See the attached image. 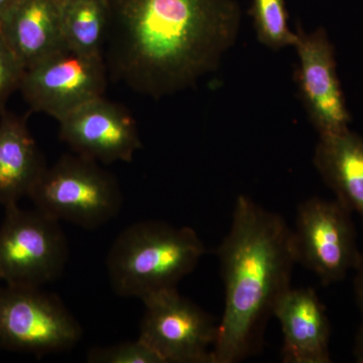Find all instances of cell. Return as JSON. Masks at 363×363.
Returning a JSON list of instances; mask_svg holds the SVG:
<instances>
[{"mask_svg":"<svg viewBox=\"0 0 363 363\" xmlns=\"http://www.w3.org/2000/svg\"><path fill=\"white\" fill-rule=\"evenodd\" d=\"M6 210L0 226V272L6 285L40 288L58 279L69 257L59 221L18 205Z\"/></svg>","mask_w":363,"mask_h":363,"instance_id":"6","label":"cell"},{"mask_svg":"<svg viewBox=\"0 0 363 363\" xmlns=\"http://www.w3.org/2000/svg\"><path fill=\"white\" fill-rule=\"evenodd\" d=\"M351 213L336 199L313 197L298 205L293 229L297 262L314 272L324 286L345 279L362 257Z\"/></svg>","mask_w":363,"mask_h":363,"instance_id":"8","label":"cell"},{"mask_svg":"<svg viewBox=\"0 0 363 363\" xmlns=\"http://www.w3.org/2000/svg\"><path fill=\"white\" fill-rule=\"evenodd\" d=\"M252 13L262 44L272 50L295 45L297 33L289 28L285 0H253Z\"/></svg>","mask_w":363,"mask_h":363,"instance_id":"17","label":"cell"},{"mask_svg":"<svg viewBox=\"0 0 363 363\" xmlns=\"http://www.w3.org/2000/svg\"><path fill=\"white\" fill-rule=\"evenodd\" d=\"M240 21L234 0H111L107 69L140 94H173L218 67Z\"/></svg>","mask_w":363,"mask_h":363,"instance_id":"1","label":"cell"},{"mask_svg":"<svg viewBox=\"0 0 363 363\" xmlns=\"http://www.w3.org/2000/svg\"><path fill=\"white\" fill-rule=\"evenodd\" d=\"M314 166L322 179L351 212L363 221V138L350 130L320 136Z\"/></svg>","mask_w":363,"mask_h":363,"instance_id":"15","label":"cell"},{"mask_svg":"<svg viewBox=\"0 0 363 363\" xmlns=\"http://www.w3.org/2000/svg\"><path fill=\"white\" fill-rule=\"evenodd\" d=\"M28 196L42 213L85 229L104 225L123 206L116 177L77 154L65 155L47 167Z\"/></svg>","mask_w":363,"mask_h":363,"instance_id":"4","label":"cell"},{"mask_svg":"<svg viewBox=\"0 0 363 363\" xmlns=\"http://www.w3.org/2000/svg\"><path fill=\"white\" fill-rule=\"evenodd\" d=\"M206 252L194 229L143 221L124 229L107 255L112 290L121 297L143 298L177 288Z\"/></svg>","mask_w":363,"mask_h":363,"instance_id":"3","label":"cell"},{"mask_svg":"<svg viewBox=\"0 0 363 363\" xmlns=\"http://www.w3.org/2000/svg\"><path fill=\"white\" fill-rule=\"evenodd\" d=\"M26 70L0 32V112L6 111L11 95L20 91Z\"/></svg>","mask_w":363,"mask_h":363,"instance_id":"19","label":"cell"},{"mask_svg":"<svg viewBox=\"0 0 363 363\" xmlns=\"http://www.w3.org/2000/svg\"><path fill=\"white\" fill-rule=\"evenodd\" d=\"M111 23V0H61V26L67 50L104 56Z\"/></svg>","mask_w":363,"mask_h":363,"instance_id":"16","label":"cell"},{"mask_svg":"<svg viewBox=\"0 0 363 363\" xmlns=\"http://www.w3.org/2000/svg\"><path fill=\"white\" fill-rule=\"evenodd\" d=\"M296 72L298 95L319 135L350 130V112L336 70L335 52L323 28L306 33L298 28Z\"/></svg>","mask_w":363,"mask_h":363,"instance_id":"10","label":"cell"},{"mask_svg":"<svg viewBox=\"0 0 363 363\" xmlns=\"http://www.w3.org/2000/svg\"><path fill=\"white\" fill-rule=\"evenodd\" d=\"M354 355L357 362L363 363V320L355 338Z\"/></svg>","mask_w":363,"mask_h":363,"instance_id":"21","label":"cell"},{"mask_svg":"<svg viewBox=\"0 0 363 363\" xmlns=\"http://www.w3.org/2000/svg\"><path fill=\"white\" fill-rule=\"evenodd\" d=\"M4 281V278H2L1 272H0V281Z\"/></svg>","mask_w":363,"mask_h":363,"instance_id":"23","label":"cell"},{"mask_svg":"<svg viewBox=\"0 0 363 363\" xmlns=\"http://www.w3.org/2000/svg\"><path fill=\"white\" fill-rule=\"evenodd\" d=\"M21 0H0V20Z\"/></svg>","mask_w":363,"mask_h":363,"instance_id":"22","label":"cell"},{"mask_svg":"<svg viewBox=\"0 0 363 363\" xmlns=\"http://www.w3.org/2000/svg\"><path fill=\"white\" fill-rule=\"evenodd\" d=\"M283 332L285 363L331 362V327L324 305L311 288H291L274 308Z\"/></svg>","mask_w":363,"mask_h":363,"instance_id":"12","label":"cell"},{"mask_svg":"<svg viewBox=\"0 0 363 363\" xmlns=\"http://www.w3.org/2000/svg\"><path fill=\"white\" fill-rule=\"evenodd\" d=\"M82 327L59 297L32 286L0 289V348L42 357L71 350Z\"/></svg>","mask_w":363,"mask_h":363,"instance_id":"5","label":"cell"},{"mask_svg":"<svg viewBox=\"0 0 363 363\" xmlns=\"http://www.w3.org/2000/svg\"><path fill=\"white\" fill-rule=\"evenodd\" d=\"M217 257L225 303L212 355L213 363H236L259 351L267 320L292 288L298 264L293 229L281 215L241 195Z\"/></svg>","mask_w":363,"mask_h":363,"instance_id":"2","label":"cell"},{"mask_svg":"<svg viewBox=\"0 0 363 363\" xmlns=\"http://www.w3.org/2000/svg\"><path fill=\"white\" fill-rule=\"evenodd\" d=\"M354 271L357 272L354 278L355 297H357L358 307L362 310L363 315V255L358 260Z\"/></svg>","mask_w":363,"mask_h":363,"instance_id":"20","label":"cell"},{"mask_svg":"<svg viewBox=\"0 0 363 363\" xmlns=\"http://www.w3.org/2000/svg\"><path fill=\"white\" fill-rule=\"evenodd\" d=\"M86 360L89 363H162L157 353L140 338L116 345L91 348Z\"/></svg>","mask_w":363,"mask_h":363,"instance_id":"18","label":"cell"},{"mask_svg":"<svg viewBox=\"0 0 363 363\" xmlns=\"http://www.w3.org/2000/svg\"><path fill=\"white\" fill-rule=\"evenodd\" d=\"M59 125L60 138L75 154L102 164L130 162L142 149L135 118L104 96L79 107Z\"/></svg>","mask_w":363,"mask_h":363,"instance_id":"11","label":"cell"},{"mask_svg":"<svg viewBox=\"0 0 363 363\" xmlns=\"http://www.w3.org/2000/svg\"><path fill=\"white\" fill-rule=\"evenodd\" d=\"M47 168L25 117L0 112V203L18 205Z\"/></svg>","mask_w":363,"mask_h":363,"instance_id":"14","label":"cell"},{"mask_svg":"<svg viewBox=\"0 0 363 363\" xmlns=\"http://www.w3.org/2000/svg\"><path fill=\"white\" fill-rule=\"evenodd\" d=\"M138 338L162 363H213L218 323L177 288L150 294Z\"/></svg>","mask_w":363,"mask_h":363,"instance_id":"7","label":"cell"},{"mask_svg":"<svg viewBox=\"0 0 363 363\" xmlns=\"http://www.w3.org/2000/svg\"><path fill=\"white\" fill-rule=\"evenodd\" d=\"M104 56H86L65 50L26 69L21 92L35 112L57 121L102 97L107 86Z\"/></svg>","mask_w":363,"mask_h":363,"instance_id":"9","label":"cell"},{"mask_svg":"<svg viewBox=\"0 0 363 363\" xmlns=\"http://www.w3.org/2000/svg\"><path fill=\"white\" fill-rule=\"evenodd\" d=\"M0 32L26 69L67 50L61 0H21L0 20Z\"/></svg>","mask_w":363,"mask_h":363,"instance_id":"13","label":"cell"}]
</instances>
